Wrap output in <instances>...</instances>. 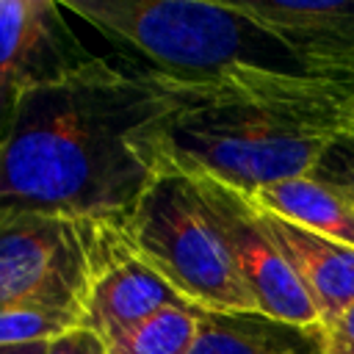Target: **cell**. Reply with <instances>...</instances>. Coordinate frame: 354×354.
Listing matches in <instances>:
<instances>
[{
    "label": "cell",
    "mask_w": 354,
    "mask_h": 354,
    "mask_svg": "<svg viewBox=\"0 0 354 354\" xmlns=\"http://www.w3.org/2000/svg\"><path fill=\"white\" fill-rule=\"evenodd\" d=\"M169 108L149 69L91 55L36 80L0 122V210L122 218L155 177L144 136Z\"/></svg>",
    "instance_id": "6da1fadb"
},
{
    "label": "cell",
    "mask_w": 354,
    "mask_h": 354,
    "mask_svg": "<svg viewBox=\"0 0 354 354\" xmlns=\"http://www.w3.org/2000/svg\"><path fill=\"white\" fill-rule=\"evenodd\" d=\"M346 124L271 105L171 97V108L144 136V152L152 169L210 174L252 196L263 185L310 174Z\"/></svg>",
    "instance_id": "7a4b0ae2"
},
{
    "label": "cell",
    "mask_w": 354,
    "mask_h": 354,
    "mask_svg": "<svg viewBox=\"0 0 354 354\" xmlns=\"http://www.w3.org/2000/svg\"><path fill=\"white\" fill-rule=\"evenodd\" d=\"M64 8L169 77L205 80L243 66L310 69L271 30L241 14L235 3L66 0Z\"/></svg>",
    "instance_id": "3957f363"
},
{
    "label": "cell",
    "mask_w": 354,
    "mask_h": 354,
    "mask_svg": "<svg viewBox=\"0 0 354 354\" xmlns=\"http://www.w3.org/2000/svg\"><path fill=\"white\" fill-rule=\"evenodd\" d=\"M122 232L185 304L216 315H260L183 171L158 166L149 185L122 216Z\"/></svg>",
    "instance_id": "277c9868"
},
{
    "label": "cell",
    "mask_w": 354,
    "mask_h": 354,
    "mask_svg": "<svg viewBox=\"0 0 354 354\" xmlns=\"http://www.w3.org/2000/svg\"><path fill=\"white\" fill-rule=\"evenodd\" d=\"M183 174L191 180L235 271L252 290L260 318L296 329H318L321 315L313 299L307 296L304 285L299 282L282 252L277 249L274 238L268 235L252 196L235 191L232 185L210 174H199V171H183Z\"/></svg>",
    "instance_id": "5b68a950"
},
{
    "label": "cell",
    "mask_w": 354,
    "mask_h": 354,
    "mask_svg": "<svg viewBox=\"0 0 354 354\" xmlns=\"http://www.w3.org/2000/svg\"><path fill=\"white\" fill-rule=\"evenodd\" d=\"M30 301L83 310L80 221L0 210V310Z\"/></svg>",
    "instance_id": "8992f818"
},
{
    "label": "cell",
    "mask_w": 354,
    "mask_h": 354,
    "mask_svg": "<svg viewBox=\"0 0 354 354\" xmlns=\"http://www.w3.org/2000/svg\"><path fill=\"white\" fill-rule=\"evenodd\" d=\"M80 243L86 329L102 340L169 304H185L169 282L136 254L122 232V218L80 221Z\"/></svg>",
    "instance_id": "52a82bcc"
},
{
    "label": "cell",
    "mask_w": 354,
    "mask_h": 354,
    "mask_svg": "<svg viewBox=\"0 0 354 354\" xmlns=\"http://www.w3.org/2000/svg\"><path fill=\"white\" fill-rule=\"evenodd\" d=\"M235 6L310 69L354 77V0H243Z\"/></svg>",
    "instance_id": "ba28073f"
},
{
    "label": "cell",
    "mask_w": 354,
    "mask_h": 354,
    "mask_svg": "<svg viewBox=\"0 0 354 354\" xmlns=\"http://www.w3.org/2000/svg\"><path fill=\"white\" fill-rule=\"evenodd\" d=\"M66 39L58 3L0 0V122L28 86L75 64Z\"/></svg>",
    "instance_id": "9c48e42d"
},
{
    "label": "cell",
    "mask_w": 354,
    "mask_h": 354,
    "mask_svg": "<svg viewBox=\"0 0 354 354\" xmlns=\"http://www.w3.org/2000/svg\"><path fill=\"white\" fill-rule=\"evenodd\" d=\"M257 210L277 249L313 299L321 324L348 310L354 304V246L310 232L263 207Z\"/></svg>",
    "instance_id": "30bf717a"
},
{
    "label": "cell",
    "mask_w": 354,
    "mask_h": 354,
    "mask_svg": "<svg viewBox=\"0 0 354 354\" xmlns=\"http://www.w3.org/2000/svg\"><path fill=\"white\" fill-rule=\"evenodd\" d=\"M252 202L310 232L354 246V205L310 174L263 185L252 194Z\"/></svg>",
    "instance_id": "8fae6325"
},
{
    "label": "cell",
    "mask_w": 354,
    "mask_h": 354,
    "mask_svg": "<svg viewBox=\"0 0 354 354\" xmlns=\"http://www.w3.org/2000/svg\"><path fill=\"white\" fill-rule=\"evenodd\" d=\"M318 329H296L260 315L202 313L191 354H313Z\"/></svg>",
    "instance_id": "7c38bea8"
},
{
    "label": "cell",
    "mask_w": 354,
    "mask_h": 354,
    "mask_svg": "<svg viewBox=\"0 0 354 354\" xmlns=\"http://www.w3.org/2000/svg\"><path fill=\"white\" fill-rule=\"evenodd\" d=\"M199 321L202 310L191 304H169L102 343L108 354H191L199 337Z\"/></svg>",
    "instance_id": "4fadbf2b"
},
{
    "label": "cell",
    "mask_w": 354,
    "mask_h": 354,
    "mask_svg": "<svg viewBox=\"0 0 354 354\" xmlns=\"http://www.w3.org/2000/svg\"><path fill=\"white\" fill-rule=\"evenodd\" d=\"M80 326H86V315L80 307L47 304V301L3 307L0 310V348L53 343Z\"/></svg>",
    "instance_id": "5bb4252c"
},
{
    "label": "cell",
    "mask_w": 354,
    "mask_h": 354,
    "mask_svg": "<svg viewBox=\"0 0 354 354\" xmlns=\"http://www.w3.org/2000/svg\"><path fill=\"white\" fill-rule=\"evenodd\" d=\"M310 177L329 185L346 202L354 205V119L332 136V141L324 147L318 163L313 166Z\"/></svg>",
    "instance_id": "9a60e30c"
},
{
    "label": "cell",
    "mask_w": 354,
    "mask_h": 354,
    "mask_svg": "<svg viewBox=\"0 0 354 354\" xmlns=\"http://www.w3.org/2000/svg\"><path fill=\"white\" fill-rule=\"evenodd\" d=\"M44 354H108V348H105V343L97 332L80 326V329L47 343Z\"/></svg>",
    "instance_id": "2e32d148"
},
{
    "label": "cell",
    "mask_w": 354,
    "mask_h": 354,
    "mask_svg": "<svg viewBox=\"0 0 354 354\" xmlns=\"http://www.w3.org/2000/svg\"><path fill=\"white\" fill-rule=\"evenodd\" d=\"M321 329H326L329 335H335V337H340L343 343H351V346H354V304H351L348 310H343L337 318L321 324Z\"/></svg>",
    "instance_id": "e0dca14e"
},
{
    "label": "cell",
    "mask_w": 354,
    "mask_h": 354,
    "mask_svg": "<svg viewBox=\"0 0 354 354\" xmlns=\"http://www.w3.org/2000/svg\"><path fill=\"white\" fill-rule=\"evenodd\" d=\"M313 354H354V346L351 343H343L340 337L329 335L326 329L318 326V335H315V351Z\"/></svg>",
    "instance_id": "ac0fdd59"
},
{
    "label": "cell",
    "mask_w": 354,
    "mask_h": 354,
    "mask_svg": "<svg viewBox=\"0 0 354 354\" xmlns=\"http://www.w3.org/2000/svg\"><path fill=\"white\" fill-rule=\"evenodd\" d=\"M47 343H33V346H6L0 354H44Z\"/></svg>",
    "instance_id": "d6986e66"
}]
</instances>
